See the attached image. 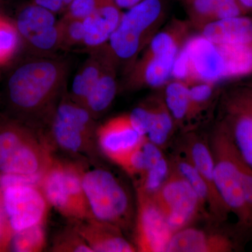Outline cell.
Segmentation results:
<instances>
[{
  "instance_id": "cell-1",
  "label": "cell",
  "mask_w": 252,
  "mask_h": 252,
  "mask_svg": "<svg viewBox=\"0 0 252 252\" xmlns=\"http://www.w3.org/2000/svg\"><path fill=\"white\" fill-rule=\"evenodd\" d=\"M69 63L52 56L31 55L6 74L4 94L9 117L32 127L38 121L51 122L65 89Z\"/></svg>"
},
{
  "instance_id": "cell-2",
  "label": "cell",
  "mask_w": 252,
  "mask_h": 252,
  "mask_svg": "<svg viewBox=\"0 0 252 252\" xmlns=\"http://www.w3.org/2000/svg\"><path fill=\"white\" fill-rule=\"evenodd\" d=\"M53 160L33 127L0 114V175L41 176Z\"/></svg>"
},
{
  "instance_id": "cell-3",
  "label": "cell",
  "mask_w": 252,
  "mask_h": 252,
  "mask_svg": "<svg viewBox=\"0 0 252 252\" xmlns=\"http://www.w3.org/2000/svg\"><path fill=\"white\" fill-rule=\"evenodd\" d=\"M209 142L213 156L217 190L230 213L236 217L235 228L243 238L251 237L242 187L240 155L225 122L215 129Z\"/></svg>"
},
{
  "instance_id": "cell-4",
  "label": "cell",
  "mask_w": 252,
  "mask_h": 252,
  "mask_svg": "<svg viewBox=\"0 0 252 252\" xmlns=\"http://www.w3.org/2000/svg\"><path fill=\"white\" fill-rule=\"evenodd\" d=\"M82 185L92 216L124 230L132 227V199L127 189L112 172L99 168L83 172Z\"/></svg>"
},
{
  "instance_id": "cell-5",
  "label": "cell",
  "mask_w": 252,
  "mask_h": 252,
  "mask_svg": "<svg viewBox=\"0 0 252 252\" xmlns=\"http://www.w3.org/2000/svg\"><path fill=\"white\" fill-rule=\"evenodd\" d=\"M163 14L162 0H142L122 14L119 26L106 46L116 64H130L135 61L153 37Z\"/></svg>"
},
{
  "instance_id": "cell-6",
  "label": "cell",
  "mask_w": 252,
  "mask_h": 252,
  "mask_svg": "<svg viewBox=\"0 0 252 252\" xmlns=\"http://www.w3.org/2000/svg\"><path fill=\"white\" fill-rule=\"evenodd\" d=\"M83 172L77 165L54 159L39 185L49 205L75 221L94 218L83 189Z\"/></svg>"
},
{
  "instance_id": "cell-7",
  "label": "cell",
  "mask_w": 252,
  "mask_h": 252,
  "mask_svg": "<svg viewBox=\"0 0 252 252\" xmlns=\"http://www.w3.org/2000/svg\"><path fill=\"white\" fill-rule=\"evenodd\" d=\"M153 197L173 233L199 217L210 218L196 192L172 165L168 178Z\"/></svg>"
},
{
  "instance_id": "cell-8",
  "label": "cell",
  "mask_w": 252,
  "mask_h": 252,
  "mask_svg": "<svg viewBox=\"0 0 252 252\" xmlns=\"http://www.w3.org/2000/svg\"><path fill=\"white\" fill-rule=\"evenodd\" d=\"M14 22L31 55L52 56L61 49L59 21L53 11L29 3L18 10Z\"/></svg>"
},
{
  "instance_id": "cell-9",
  "label": "cell",
  "mask_w": 252,
  "mask_h": 252,
  "mask_svg": "<svg viewBox=\"0 0 252 252\" xmlns=\"http://www.w3.org/2000/svg\"><path fill=\"white\" fill-rule=\"evenodd\" d=\"M94 119L85 107L63 95L50 122L55 142L72 153L85 152L94 133Z\"/></svg>"
},
{
  "instance_id": "cell-10",
  "label": "cell",
  "mask_w": 252,
  "mask_h": 252,
  "mask_svg": "<svg viewBox=\"0 0 252 252\" xmlns=\"http://www.w3.org/2000/svg\"><path fill=\"white\" fill-rule=\"evenodd\" d=\"M0 189L5 213L13 233L44 223L49 204L39 186L14 183Z\"/></svg>"
},
{
  "instance_id": "cell-11",
  "label": "cell",
  "mask_w": 252,
  "mask_h": 252,
  "mask_svg": "<svg viewBox=\"0 0 252 252\" xmlns=\"http://www.w3.org/2000/svg\"><path fill=\"white\" fill-rule=\"evenodd\" d=\"M135 247L141 252L166 251L173 232L154 197L137 190Z\"/></svg>"
},
{
  "instance_id": "cell-12",
  "label": "cell",
  "mask_w": 252,
  "mask_h": 252,
  "mask_svg": "<svg viewBox=\"0 0 252 252\" xmlns=\"http://www.w3.org/2000/svg\"><path fill=\"white\" fill-rule=\"evenodd\" d=\"M181 143L180 154L193 164L210 191V218L217 223H223L228 220L230 212L220 198L215 185V165L210 142L196 134L189 133L184 137Z\"/></svg>"
},
{
  "instance_id": "cell-13",
  "label": "cell",
  "mask_w": 252,
  "mask_h": 252,
  "mask_svg": "<svg viewBox=\"0 0 252 252\" xmlns=\"http://www.w3.org/2000/svg\"><path fill=\"white\" fill-rule=\"evenodd\" d=\"M243 237L221 230H205L189 225L175 232L167 252H232L241 249Z\"/></svg>"
},
{
  "instance_id": "cell-14",
  "label": "cell",
  "mask_w": 252,
  "mask_h": 252,
  "mask_svg": "<svg viewBox=\"0 0 252 252\" xmlns=\"http://www.w3.org/2000/svg\"><path fill=\"white\" fill-rule=\"evenodd\" d=\"M182 48L190 63V84L203 81L214 84L225 79L224 59L217 44L200 34L190 38Z\"/></svg>"
},
{
  "instance_id": "cell-15",
  "label": "cell",
  "mask_w": 252,
  "mask_h": 252,
  "mask_svg": "<svg viewBox=\"0 0 252 252\" xmlns=\"http://www.w3.org/2000/svg\"><path fill=\"white\" fill-rule=\"evenodd\" d=\"M96 137L102 153L119 166L146 139L134 129L127 115L104 123L96 130Z\"/></svg>"
},
{
  "instance_id": "cell-16",
  "label": "cell",
  "mask_w": 252,
  "mask_h": 252,
  "mask_svg": "<svg viewBox=\"0 0 252 252\" xmlns=\"http://www.w3.org/2000/svg\"><path fill=\"white\" fill-rule=\"evenodd\" d=\"M74 230L94 252H134L137 248L119 227L94 218L78 220Z\"/></svg>"
},
{
  "instance_id": "cell-17",
  "label": "cell",
  "mask_w": 252,
  "mask_h": 252,
  "mask_svg": "<svg viewBox=\"0 0 252 252\" xmlns=\"http://www.w3.org/2000/svg\"><path fill=\"white\" fill-rule=\"evenodd\" d=\"M120 8L114 0H98L91 16L84 21V44L90 51L99 49L108 42L122 17Z\"/></svg>"
},
{
  "instance_id": "cell-18",
  "label": "cell",
  "mask_w": 252,
  "mask_h": 252,
  "mask_svg": "<svg viewBox=\"0 0 252 252\" xmlns=\"http://www.w3.org/2000/svg\"><path fill=\"white\" fill-rule=\"evenodd\" d=\"M201 34L217 45L252 44V21L241 16L217 20L204 26Z\"/></svg>"
},
{
  "instance_id": "cell-19",
  "label": "cell",
  "mask_w": 252,
  "mask_h": 252,
  "mask_svg": "<svg viewBox=\"0 0 252 252\" xmlns=\"http://www.w3.org/2000/svg\"><path fill=\"white\" fill-rule=\"evenodd\" d=\"M177 55L149 54L146 53L131 73L132 85L158 88L165 85L172 77Z\"/></svg>"
},
{
  "instance_id": "cell-20",
  "label": "cell",
  "mask_w": 252,
  "mask_h": 252,
  "mask_svg": "<svg viewBox=\"0 0 252 252\" xmlns=\"http://www.w3.org/2000/svg\"><path fill=\"white\" fill-rule=\"evenodd\" d=\"M224 122L243 161L252 169V113L243 102L229 107Z\"/></svg>"
},
{
  "instance_id": "cell-21",
  "label": "cell",
  "mask_w": 252,
  "mask_h": 252,
  "mask_svg": "<svg viewBox=\"0 0 252 252\" xmlns=\"http://www.w3.org/2000/svg\"><path fill=\"white\" fill-rule=\"evenodd\" d=\"M107 58L103 69L94 87L83 104L93 117H99L110 107L117 92L116 63L107 47Z\"/></svg>"
},
{
  "instance_id": "cell-22",
  "label": "cell",
  "mask_w": 252,
  "mask_h": 252,
  "mask_svg": "<svg viewBox=\"0 0 252 252\" xmlns=\"http://www.w3.org/2000/svg\"><path fill=\"white\" fill-rule=\"evenodd\" d=\"M147 156V170L139 178L136 189L153 196L168 178L171 171V162L162 152V149L145 139L142 143Z\"/></svg>"
},
{
  "instance_id": "cell-23",
  "label": "cell",
  "mask_w": 252,
  "mask_h": 252,
  "mask_svg": "<svg viewBox=\"0 0 252 252\" xmlns=\"http://www.w3.org/2000/svg\"><path fill=\"white\" fill-rule=\"evenodd\" d=\"M74 78L69 97L74 102L83 106L86 98L96 84L103 69L107 58L104 45L94 50Z\"/></svg>"
},
{
  "instance_id": "cell-24",
  "label": "cell",
  "mask_w": 252,
  "mask_h": 252,
  "mask_svg": "<svg viewBox=\"0 0 252 252\" xmlns=\"http://www.w3.org/2000/svg\"><path fill=\"white\" fill-rule=\"evenodd\" d=\"M190 18L203 28L217 20L241 16L243 8L238 0H187Z\"/></svg>"
},
{
  "instance_id": "cell-25",
  "label": "cell",
  "mask_w": 252,
  "mask_h": 252,
  "mask_svg": "<svg viewBox=\"0 0 252 252\" xmlns=\"http://www.w3.org/2000/svg\"><path fill=\"white\" fill-rule=\"evenodd\" d=\"M163 100L176 126H184L186 122L193 119L187 83L176 79L169 83L165 88Z\"/></svg>"
},
{
  "instance_id": "cell-26",
  "label": "cell",
  "mask_w": 252,
  "mask_h": 252,
  "mask_svg": "<svg viewBox=\"0 0 252 252\" xmlns=\"http://www.w3.org/2000/svg\"><path fill=\"white\" fill-rule=\"evenodd\" d=\"M150 106L152 119L146 138L162 149L171 140L176 124L163 99H155Z\"/></svg>"
},
{
  "instance_id": "cell-27",
  "label": "cell",
  "mask_w": 252,
  "mask_h": 252,
  "mask_svg": "<svg viewBox=\"0 0 252 252\" xmlns=\"http://www.w3.org/2000/svg\"><path fill=\"white\" fill-rule=\"evenodd\" d=\"M218 46L224 59L225 79L252 72V44Z\"/></svg>"
},
{
  "instance_id": "cell-28",
  "label": "cell",
  "mask_w": 252,
  "mask_h": 252,
  "mask_svg": "<svg viewBox=\"0 0 252 252\" xmlns=\"http://www.w3.org/2000/svg\"><path fill=\"white\" fill-rule=\"evenodd\" d=\"M170 162L172 166L189 182V185L196 192L202 205L209 215V207L211 201L210 191L206 184L193 164L180 153L172 156Z\"/></svg>"
},
{
  "instance_id": "cell-29",
  "label": "cell",
  "mask_w": 252,
  "mask_h": 252,
  "mask_svg": "<svg viewBox=\"0 0 252 252\" xmlns=\"http://www.w3.org/2000/svg\"><path fill=\"white\" fill-rule=\"evenodd\" d=\"M46 245V232L43 223L14 233L8 250L16 252H39Z\"/></svg>"
},
{
  "instance_id": "cell-30",
  "label": "cell",
  "mask_w": 252,
  "mask_h": 252,
  "mask_svg": "<svg viewBox=\"0 0 252 252\" xmlns=\"http://www.w3.org/2000/svg\"><path fill=\"white\" fill-rule=\"evenodd\" d=\"M21 43V36L14 21L0 15V66L12 61Z\"/></svg>"
},
{
  "instance_id": "cell-31",
  "label": "cell",
  "mask_w": 252,
  "mask_h": 252,
  "mask_svg": "<svg viewBox=\"0 0 252 252\" xmlns=\"http://www.w3.org/2000/svg\"><path fill=\"white\" fill-rule=\"evenodd\" d=\"M61 49H67L72 46L84 44V21L63 16L59 21Z\"/></svg>"
},
{
  "instance_id": "cell-32",
  "label": "cell",
  "mask_w": 252,
  "mask_h": 252,
  "mask_svg": "<svg viewBox=\"0 0 252 252\" xmlns=\"http://www.w3.org/2000/svg\"><path fill=\"white\" fill-rule=\"evenodd\" d=\"M180 36L174 30L158 33L149 41L147 54L177 55L180 51Z\"/></svg>"
},
{
  "instance_id": "cell-33",
  "label": "cell",
  "mask_w": 252,
  "mask_h": 252,
  "mask_svg": "<svg viewBox=\"0 0 252 252\" xmlns=\"http://www.w3.org/2000/svg\"><path fill=\"white\" fill-rule=\"evenodd\" d=\"M189 87L193 117H196L213 98V84L200 81Z\"/></svg>"
},
{
  "instance_id": "cell-34",
  "label": "cell",
  "mask_w": 252,
  "mask_h": 252,
  "mask_svg": "<svg viewBox=\"0 0 252 252\" xmlns=\"http://www.w3.org/2000/svg\"><path fill=\"white\" fill-rule=\"evenodd\" d=\"M53 250L61 252H94L74 228L60 234L55 240Z\"/></svg>"
},
{
  "instance_id": "cell-35",
  "label": "cell",
  "mask_w": 252,
  "mask_h": 252,
  "mask_svg": "<svg viewBox=\"0 0 252 252\" xmlns=\"http://www.w3.org/2000/svg\"><path fill=\"white\" fill-rule=\"evenodd\" d=\"M142 143L137 147L122 162L121 167L132 177H142L147 170L148 160Z\"/></svg>"
},
{
  "instance_id": "cell-36",
  "label": "cell",
  "mask_w": 252,
  "mask_h": 252,
  "mask_svg": "<svg viewBox=\"0 0 252 252\" xmlns=\"http://www.w3.org/2000/svg\"><path fill=\"white\" fill-rule=\"evenodd\" d=\"M127 116L134 129L141 136L146 138L148 134L152 119V109L150 104L135 107Z\"/></svg>"
},
{
  "instance_id": "cell-37",
  "label": "cell",
  "mask_w": 252,
  "mask_h": 252,
  "mask_svg": "<svg viewBox=\"0 0 252 252\" xmlns=\"http://www.w3.org/2000/svg\"><path fill=\"white\" fill-rule=\"evenodd\" d=\"M98 0H72L64 9L63 16L84 21L94 12Z\"/></svg>"
},
{
  "instance_id": "cell-38",
  "label": "cell",
  "mask_w": 252,
  "mask_h": 252,
  "mask_svg": "<svg viewBox=\"0 0 252 252\" xmlns=\"http://www.w3.org/2000/svg\"><path fill=\"white\" fill-rule=\"evenodd\" d=\"M240 167L244 199L248 210L250 234L252 237V169L243 161L240 156Z\"/></svg>"
},
{
  "instance_id": "cell-39",
  "label": "cell",
  "mask_w": 252,
  "mask_h": 252,
  "mask_svg": "<svg viewBox=\"0 0 252 252\" xmlns=\"http://www.w3.org/2000/svg\"><path fill=\"white\" fill-rule=\"evenodd\" d=\"M13 234L14 233L10 228L7 217L3 206L1 190L0 189V252L5 251L9 249Z\"/></svg>"
},
{
  "instance_id": "cell-40",
  "label": "cell",
  "mask_w": 252,
  "mask_h": 252,
  "mask_svg": "<svg viewBox=\"0 0 252 252\" xmlns=\"http://www.w3.org/2000/svg\"><path fill=\"white\" fill-rule=\"evenodd\" d=\"M32 2L53 11L55 14L64 11L66 8L64 0H33Z\"/></svg>"
},
{
  "instance_id": "cell-41",
  "label": "cell",
  "mask_w": 252,
  "mask_h": 252,
  "mask_svg": "<svg viewBox=\"0 0 252 252\" xmlns=\"http://www.w3.org/2000/svg\"><path fill=\"white\" fill-rule=\"evenodd\" d=\"M142 0H114L115 4L120 9H130L135 5L138 4Z\"/></svg>"
},
{
  "instance_id": "cell-42",
  "label": "cell",
  "mask_w": 252,
  "mask_h": 252,
  "mask_svg": "<svg viewBox=\"0 0 252 252\" xmlns=\"http://www.w3.org/2000/svg\"><path fill=\"white\" fill-rule=\"evenodd\" d=\"M243 9L252 10V0H238Z\"/></svg>"
},
{
  "instance_id": "cell-43",
  "label": "cell",
  "mask_w": 252,
  "mask_h": 252,
  "mask_svg": "<svg viewBox=\"0 0 252 252\" xmlns=\"http://www.w3.org/2000/svg\"><path fill=\"white\" fill-rule=\"evenodd\" d=\"M243 102L245 104V105L247 106V107H248V108L250 109V110L251 111L252 113V100L244 101Z\"/></svg>"
},
{
  "instance_id": "cell-44",
  "label": "cell",
  "mask_w": 252,
  "mask_h": 252,
  "mask_svg": "<svg viewBox=\"0 0 252 252\" xmlns=\"http://www.w3.org/2000/svg\"><path fill=\"white\" fill-rule=\"evenodd\" d=\"M72 0H64V4H65L66 7L68 6V4L72 1Z\"/></svg>"
},
{
  "instance_id": "cell-45",
  "label": "cell",
  "mask_w": 252,
  "mask_h": 252,
  "mask_svg": "<svg viewBox=\"0 0 252 252\" xmlns=\"http://www.w3.org/2000/svg\"><path fill=\"white\" fill-rule=\"evenodd\" d=\"M1 6H2V0H0V15H1Z\"/></svg>"
},
{
  "instance_id": "cell-46",
  "label": "cell",
  "mask_w": 252,
  "mask_h": 252,
  "mask_svg": "<svg viewBox=\"0 0 252 252\" xmlns=\"http://www.w3.org/2000/svg\"><path fill=\"white\" fill-rule=\"evenodd\" d=\"M187 1V0H186V1Z\"/></svg>"
}]
</instances>
